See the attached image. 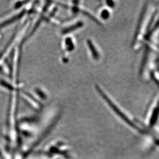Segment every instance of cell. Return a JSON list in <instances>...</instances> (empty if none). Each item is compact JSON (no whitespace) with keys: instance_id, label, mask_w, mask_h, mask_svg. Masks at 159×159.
<instances>
[{"instance_id":"1","label":"cell","mask_w":159,"mask_h":159,"mask_svg":"<svg viewBox=\"0 0 159 159\" xmlns=\"http://www.w3.org/2000/svg\"><path fill=\"white\" fill-rule=\"evenodd\" d=\"M89 47L91 49V52L92 53L93 56L95 58H98V54H97V52H96V49L94 47H93V45H92V44L91 43V42L90 41H89L88 43Z\"/></svg>"},{"instance_id":"2","label":"cell","mask_w":159,"mask_h":159,"mask_svg":"<svg viewBox=\"0 0 159 159\" xmlns=\"http://www.w3.org/2000/svg\"><path fill=\"white\" fill-rule=\"evenodd\" d=\"M109 13L107 11H102V17L104 19H107L109 18Z\"/></svg>"}]
</instances>
